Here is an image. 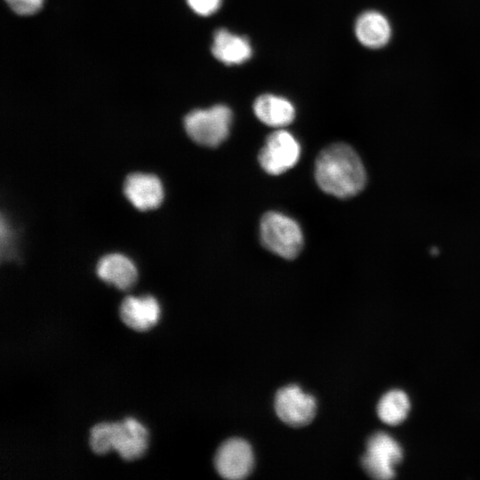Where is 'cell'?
<instances>
[{
  "mask_svg": "<svg viewBox=\"0 0 480 480\" xmlns=\"http://www.w3.org/2000/svg\"><path fill=\"white\" fill-rule=\"evenodd\" d=\"M148 443L146 428L136 419L124 418L121 421L112 422V450L124 460H133L143 455Z\"/></svg>",
  "mask_w": 480,
  "mask_h": 480,
  "instance_id": "8",
  "label": "cell"
},
{
  "mask_svg": "<svg viewBox=\"0 0 480 480\" xmlns=\"http://www.w3.org/2000/svg\"><path fill=\"white\" fill-rule=\"evenodd\" d=\"M9 7L17 14L30 15L36 12L44 0H4Z\"/></svg>",
  "mask_w": 480,
  "mask_h": 480,
  "instance_id": "17",
  "label": "cell"
},
{
  "mask_svg": "<svg viewBox=\"0 0 480 480\" xmlns=\"http://www.w3.org/2000/svg\"><path fill=\"white\" fill-rule=\"evenodd\" d=\"M402 459L403 451L400 444L391 436L377 432L367 442L362 466L372 478L388 480L395 476L394 467Z\"/></svg>",
  "mask_w": 480,
  "mask_h": 480,
  "instance_id": "4",
  "label": "cell"
},
{
  "mask_svg": "<svg viewBox=\"0 0 480 480\" xmlns=\"http://www.w3.org/2000/svg\"><path fill=\"white\" fill-rule=\"evenodd\" d=\"M260 234L263 246L282 258L294 259L303 246V235L299 224L280 212L264 214Z\"/></svg>",
  "mask_w": 480,
  "mask_h": 480,
  "instance_id": "2",
  "label": "cell"
},
{
  "mask_svg": "<svg viewBox=\"0 0 480 480\" xmlns=\"http://www.w3.org/2000/svg\"><path fill=\"white\" fill-rule=\"evenodd\" d=\"M410 400L402 390L387 392L379 401L377 413L381 421L395 426L403 422L410 411Z\"/></svg>",
  "mask_w": 480,
  "mask_h": 480,
  "instance_id": "15",
  "label": "cell"
},
{
  "mask_svg": "<svg viewBox=\"0 0 480 480\" xmlns=\"http://www.w3.org/2000/svg\"><path fill=\"white\" fill-rule=\"evenodd\" d=\"M187 2L196 13L202 16L212 14L221 4V0H187Z\"/></svg>",
  "mask_w": 480,
  "mask_h": 480,
  "instance_id": "18",
  "label": "cell"
},
{
  "mask_svg": "<svg viewBox=\"0 0 480 480\" xmlns=\"http://www.w3.org/2000/svg\"><path fill=\"white\" fill-rule=\"evenodd\" d=\"M214 464L220 476L238 480L246 477L253 467V453L250 444L240 438H231L218 449Z\"/></svg>",
  "mask_w": 480,
  "mask_h": 480,
  "instance_id": "7",
  "label": "cell"
},
{
  "mask_svg": "<svg viewBox=\"0 0 480 480\" xmlns=\"http://www.w3.org/2000/svg\"><path fill=\"white\" fill-rule=\"evenodd\" d=\"M255 116L268 126L281 128L291 124L295 117V108L285 98L263 94L253 103Z\"/></svg>",
  "mask_w": 480,
  "mask_h": 480,
  "instance_id": "14",
  "label": "cell"
},
{
  "mask_svg": "<svg viewBox=\"0 0 480 480\" xmlns=\"http://www.w3.org/2000/svg\"><path fill=\"white\" fill-rule=\"evenodd\" d=\"M119 316L123 323L131 329L145 332L157 323L160 306L151 295L127 296L121 302Z\"/></svg>",
  "mask_w": 480,
  "mask_h": 480,
  "instance_id": "10",
  "label": "cell"
},
{
  "mask_svg": "<svg viewBox=\"0 0 480 480\" xmlns=\"http://www.w3.org/2000/svg\"><path fill=\"white\" fill-rule=\"evenodd\" d=\"M275 409L282 421L292 427H302L314 418L316 409L315 398L296 385H289L278 390L275 398Z\"/></svg>",
  "mask_w": 480,
  "mask_h": 480,
  "instance_id": "6",
  "label": "cell"
},
{
  "mask_svg": "<svg viewBox=\"0 0 480 480\" xmlns=\"http://www.w3.org/2000/svg\"><path fill=\"white\" fill-rule=\"evenodd\" d=\"M355 32L357 40L371 49L385 46L392 34L389 21L377 11L363 12L356 21Z\"/></svg>",
  "mask_w": 480,
  "mask_h": 480,
  "instance_id": "12",
  "label": "cell"
},
{
  "mask_svg": "<svg viewBox=\"0 0 480 480\" xmlns=\"http://www.w3.org/2000/svg\"><path fill=\"white\" fill-rule=\"evenodd\" d=\"M232 112L225 105H215L209 108L195 109L184 118L188 135L197 144L217 147L229 133Z\"/></svg>",
  "mask_w": 480,
  "mask_h": 480,
  "instance_id": "3",
  "label": "cell"
},
{
  "mask_svg": "<svg viewBox=\"0 0 480 480\" xmlns=\"http://www.w3.org/2000/svg\"><path fill=\"white\" fill-rule=\"evenodd\" d=\"M315 177L322 190L339 198L355 196L366 184V172L359 156L344 143L332 144L320 152Z\"/></svg>",
  "mask_w": 480,
  "mask_h": 480,
  "instance_id": "1",
  "label": "cell"
},
{
  "mask_svg": "<svg viewBox=\"0 0 480 480\" xmlns=\"http://www.w3.org/2000/svg\"><path fill=\"white\" fill-rule=\"evenodd\" d=\"M212 53L226 65L241 64L250 59L252 47L246 38L220 28L213 35Z\"/></svg>",
  "mask_w": 480,
  "mask_h": 480,
  "instance_id": "13",
  "label": "cell"
},
{
  "mask_svg": "<svg viewBox=\"0 0 480 480\" xmlns=\"http://www.w3.org/2000/svg\"><path fill=\"white\" fill-rule=\"evenodd\" d=\"M300 154V147L293 135L287 131L277 130L267 138L258 158L266 172L279 175L297 164Z\"/></svg>",
  "mask_w": 480,
  "mask_h": 480,
  "instance_id": "5",
  "label": "cell"
},
{
  "mask_svg": "<svg viewBox=\"0 0 480 480\" xmlns=\"http://www.w3.org/2000/svg\"><path fill=\"white\" fill-rule=\"evenodd\" d=\"M111 429L112 422H100L91 428L89 445L94 453L103 455L112 450Z\"/></svg>",
  "mask_w": 480,
  "mask_h": 480,
  "instance_id": "16",
  "label": "cell"
},
{
  "mask_svg": "<svg viewBox=\"0 0 480 480\" xmlns=\"http://www.w3.org/2000/svg\"><path fill=\"white\" fill-rule=\"evenodd\" d=\"M124 194L138 210L157 208L164 199V187L160 179L151 173L133 172L124 182Z\"/></svg>",
  "mask_w": 480,
  "mask_h": 480,
  "instance_id": "9",
  "label": "cell"
},
{
  "mask_svg": "<svg viewBox=\"0 0 480 480\" xmlns=\"http://www.w3.org/2000/svg\"><path fill=\"white\" fill-rule=\"evenodd\" d=\"M97 276L105 283L120 290H128L137 280V269L133 262L120 253H109L96 266Z\"/></svg>",
  "mask_w": 480,
  "mask_h": 480,
  "instance_id": "11",
  "label": "cell"
}]
</instances>
